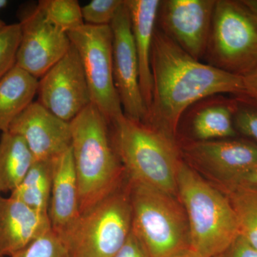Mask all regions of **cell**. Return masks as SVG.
<instances>
[{"mask_svg": "<svg viewBox=\"0 0 257 257\" xmlns=\"http://www.w3.org/2000/svg\"><path fill=\"white\" fill-rule=\"evenodd\" d=\"M133 229L128 182L83 213L62 236L72 257H114Z\"/></svg>", "mask_w": 257, "mask_h": 257, "instance_id": "cell-6", "label": "cell"}, {"mask_svg": "<svg viewBox=\"0 0 257 257\" xmlns=\"http://www.w3.org/2000/svg\"><path fill=\"white\" fill-rule=\"evenodd\" d=\"M0 257H2L1 256H0Z\"/></svg>", "mask_w": 257, "mask_h": 257, "instance_id": "cell-36", "label": "cell"}, {"mask_svg": "<svg viewBox=\"0 0 257 257\" xmlns=\"http://www.w3.org/2000/svg\"><path fill=\"white\" fill-rule=\"evenodd\" d=\"M10 257H72L62 237L51 229Z\"/></svg>", "mask_w": 257, "mask_h": 257, "instance_id": "cell-24", "label": "cell"}, {"mask_svg": "<svg viewBox=\"0 0 257 257\" xmlns=\"http://www.w3.org/2000/svg\"><path fill=\"white\" fill-rule=\"evenodd\" d=\"M234 127L238 134L257 144V100L246 95L236 96Z\"/></svg>", "mask_w": 257, "mask_h": 257, "instance_id": "cell-25", "label": "cell"}, {"mask_svg": "<svg viewBox=\"0 0 257 257\" xmlns=\"http://www.w3.org/2000/svg\"><path fill=\"white\" fill-rule=\"evenodd\" d=\"M133 231L150 257H182L191 251L185 209L178 197L127 180Z\"/></svg>", "mask_w": 257, "mask_h": 257, "instance_id": "cell-5", "label": "cell"}, {"mask_svg": "<svg viewBox=\"0 0 257 257\" xmlns=\"http://www.w3.org/2000/svg\"><path fill=\"white\" fill-rule=\"evenodd\" d=\"M177 196L185 209L190 231L191 251L198 257H212L239 235V224L227 196L181 160Z\"/></svg>", "mask_w": 257, "mask_h": 257, "instance_id": "cell-3", "label": "cell"}, {"mask_svg": "<svg viewBox=\"0 0 257 257\" xmlns=\"http://www.w3.org/2000/svg\"><path fill=\"white\" fill-rule=\"evenodd\" d=\"M130 13L132 32L140 69V84L147 111L151 104V51L156 30L160 0H125Z\"/></svg>", "mask_w": 257, "mask_h": 257, "instance_id": "cell-17", "label": "cell"}, {"mask_svg": "<svg viewBox=\"0 0 257 257\" xmlns=\"http://www.w3.org/2000/svg\"><path fill=\"white\" fill-rule=\"evenodd\" d=\"M189 162L224 184L257 165V144L231 138L191 142L182 147Z\"/></svg>", "mask_w": 257, "mask_h": 257, "instance_id": "cell-13", "label": "cell"}, {"mask_svg": "<svg viewBox=\"0 0 257 257\" xmlns=\"http://www.w3.org/2000/svg\"><path fill=\"white\" fill-rule=\"evenodd\" d=\"M110 27L113 36V77L123 113L128 119L144 122L147 109L140 88L138 56L125 0Z\"/></svg>", "mask_w": 257, "mask_h": 257, "instance_id": "cell-11", "label": "cell"}, {"mask_svg": "<svg viewBox=\"0 0 257 257\" xmlns=\"http://www.w3.org/2000/svg\"><path fill=\"white\" fill-rule=\"evenodd\" d=\"M53 160L35 161L10 196L40 212L48 214L53 177Z\"/></svg>", "mask_w": 257, "mask_h": 257, "instance_id": "cell-21", "label": "cell"}, {"mask_svg": "<svg viewBox=\"0 0 257 257\" xmlns=\"http://www.w3.org/2000/svg\"><path fill=\"white\" fill-rule=\"evenodd\" d=\"M39 79L15 66L0 79V135L33 102Z\"/></svg>", "mask_w": 257, "mask_h": 257, "instance_id": "cell-19", "label": "cell"}, {"mask_svg": "<svg viewBox=\"0 0 257 257\" xmlns=\"http://www.w3.org/2000/svg\"><path fill=\"white\" fill-rule=\"evenodd\" d=\"M23 138L10 131L0 136V194L13 192L35 162Z\"/></svg>", "mask_w": 257, "mask_h": 257, "instance_id": "cell-20", "label": "cell"}, {"mask_svg": "<svg viewBox=\"0 0 257 257\" xmlns=\"http://www.w3.org/2000/svg\"><path fill=\"white\" fill-rule=\"evenodd\" d=\"M78 52L87 78L91 103L109 124L124 115L113 77L112 31L110 25H85L68 33Z\"/></svg>", "mask_w": 257, "mask_h": 257, "instance_id": "cell-8", "label": "cell"}, {"mask_svg": "<svg viewBox=\"0 0 257 257\" xmlns=\"http://www.w3.org/2000/svg\"><path fill=\"white\" fill-rule=\"evenodd\" d=\"M20 37L19 23L6 25L0 29V79L16 66Z\"/></svg>", "mask_w": 257, "mask_h": 257, "instance_id": "cell-26", "label": "cell"}, {"mask_svg": "<svg viewBox=\"0 0 257 257\" xmlns=\"http://www.w3.org/2000/svg\"><path fill=\"white\" fill-rule=\"evenodd\" d=\"M111 140L130 182L177 196L181 159L176 142L124 115L111 122Z\"/></svg>", "mask_w": 257, "mask_h": 257, "instance_id": "cell-4", "label": "cell"}, {"mask_svg": "<svg viewBox=\"0 0 257 257\" xmlns=\"http://www.w3.org/2000/svg\"><path fill=\"white\" fill-rule=\"evenodd\" d=\"M207 64L242 77L257 64V20L242 1L216 0Z\"/></svg>", "mask_w": 257, "mask_h": 257, "instance_id": "cell-7", "label": "cell"}, {"mask_svg": "<svg viewBox=\"0 0 257 257\" xmlns=\"http://www.w3.org/2000/svg\"><path fill=\"white\" fill-rule=\"evenodd\" d=\"M114 257H150L141 240L132 229L126 242Z\"/></svg>", "mask_w": 257, "mask_h": 257, "instance_id": "cell-29", "label": "cell"}, {"mask_svg": "<svg viewBox=\"0 0 257 257\" xmlns=\"http://www.w3.org/2000/svg\"><path fill=\"white\" fill-rule=\"evenodd\" d=\"M48 216L52 229L60 236L81 216L78 180L71 147L53 160Z\"/></svg>", "mask_w": 257, "mask_h": 257, "instance_id": "cell-16", "label": "cell"}, {"mask_svg": "<svg viewBox=\"0 0 257 257\" xmlns=\"http://www.w3.org/2000/svg\"><path fill=\"white\" fill-rule=\"evenodd\" d=\"M236 104V96L228 98L216 94L191 106L186 111L189 112L191 131L196 140L193 142L236 138L238 133L234 117Z\"/></svg>", "mask_w": 257, "mask_h": 257, "instance_id": "cell-18", "label": "cell"}, {"mask_svg": "<svg viewBox=\"0 0 257 257\" xmlns=\"http://www.w3.org/2000/svg\"><path fill=\"white\" fill-rule=\"evenodd\" d=\"M26 142L36 161L52 160L71 147L70 122L33 101L9 128Z\"/></svg>", "mask_w": 257, "mask_h": 257, "instance_id": "cell-14", "label": "cell"}, {"mask_svg": "<svg viewBox=\"0 0 257 257\" xmlns=\"http://www.w3.org/2000/svg\"><path fill=\"white\" fill-rule=\"evenodd\" d=\"M182 257H198V256H196V255L194 254V253H193L192 252H190V253H187V255H185V256H184Z\"/></svg>", "mask_w": 257, "mask_h": 257, "instance_id": "cell-34", "label": "cell"}, {"mask_svg": "<svg viewBox=\"0 0 257 257\" xmlns=\"http://www.w3.org/2000/svg\"><path fill=\"white\" fill-rule=\"evenodd\" d=\"M52 229L48 214L0 196V256H11Z\"/></svg>", "mask_w": 257, "mask_h": 257, "instance_id": "cell-15", "label": "cell"}, {"mask_svg": "<svg viewBox=\"0 0 257 257\" xmlns=\"http://www.w3.org/2000/svg\"><path fill=\"white\" fill-rule=\"evenodd\" d=\"M150 64L152 101L143 123L175 142L179 121L193 104L216 94H244L242 77L193 58L158 28Z\"/></svg>", "mask_w": 257, "mask_h": 257, "instance_id": "cell-1", "label": "cell"}, {"mask_svg": "<svg viewBox=\"0 0 257 257\" xmlns=\"http://www.w3.org/2000/svg\"><path fill=\"white\" fill-rule=\"evenodd\" d=\"M242 2L257 20V0H242Z\"/></svg>", "mask_w": 257, "mask_h": 257, "instance_id": "cell-32", "label": "cell"}, {"mask_svg": "<svg viewBox=\"0 0 257 257\" xmlns=\"http://www.w3.org/2000/svg\"><path fill=\"white\" fill-rule=\"evenodd\" d=\"M225 187H238L257 192V165L234 177L224 184Z\"/></svg>", "mask_w": 257, "mask_h": 257, "instance_id": "cell-30", "label": "cell"}, {"mask_svg": "<svg viewBox=\"0 0 257 257\" xmlns=\"http://www.w3.org/2000/svg\"><path fill=\"white\" fill-rule=\"evenodd\" d=\"M5 25H6V24H5L3 20H0V29L3 28Z\"/></svg>", "mask_w": 257, "mask_h": 257, "instance_id": "cell-35", "label": "cell"}, {"mask_svg": "<svg viewBox=\"0 0 257 257\" xmlns=\"http://www.w3.org/2000/svg\"><path fill=\"white\" fill-rule=\"evenodd\" d=\"M37 94L38 102L67 122L91 104L87 78L73 45L39 79Z\"/></svg>", "mask_w": 257, "mask_h": 257, "instance_id": "cell-9", "label": "cell"}, {"mask_svg": "<svg viewBox=\"0 0 257 257\" xmlns=\"http://www.w3.org/2000/svg\"><path fill=\"white\" fill-rule=\"evenodd\" d=\"M212 257H257V250L239 234L228 247Z\"/></svg>", "mask_w": 257, "mask_h": 257, "instance_id": "cell-28", "label": "cell"}, {"mask_svg": "<svg viewBox=\"0 0 257 257\" xmlns=\"http://www.w3.org/2000/svg\"><path fill=\"white\" fill-rule=\"evenodd\" d=\"M16 65L40 79L68 52V34L55 26L37 5L23 10Z\"/></svg>", "mask_w": 257, "mask_h": 257, "instance_id": "cell-10", "label": "cell"}, {"mask_svg": "<svg viewBox=\"0 0 257 257\" xmlns=\"http://www.w3.org/2000/svg\"><path fill=\"white\" fill-rule=\"evenodd\" d=\"M242 80L244 87L243 95L257 100V64L248 74L242 77Z\"/></svg>", "mask_w": 257, "mask_h": 257, "instance_id": "cell-31", "label": "cell"}, {"mask_svg": "<svg viewBox=\"0 0 257 257\" xmlns=\"http://www.w3.org/2000/svg\"><path fill=\"white\" fill-rule=\"evenodd\" d=\"M124 0H92L82 7L83 20L93 26L110 25Z\"/></svg>", "mask_w": 257, "mask_h": 257, "instance_id": "cell-27", "label": "cell"}, {"mask_svg": "<svg viewBox=\"0 0 257 257\" xmlns=\"http://www.w3.org/2000/svg\"><path fill=\"white\" fill-rule=\"evenodd\" d=\"M81 214L124 185L126 177L115 151L109 121L92 103L70 121Z\"/></svg>", "mask_w": 257, "mask_h": 257, "instance_id": "cell-2", "label": "cell"}, {"mask_svg": "<svg viewBox=\"0 0 257 257\" xmlns=\"http://www.w3.org/2000/svg\"><path fill=\"white\" fill-rule=\"evenodd\" d=\"M216 0L161 1L159 30L193 58L205 55Z\"/></svg>", "mask_w": 257, "mask_h": 257, "instance_id": "cell-12", "label": "cell"}, {"mask_svg": "<svg viewBox=\"0 0 257 257\" xmlns=\"http://www.w3.org/2000/svg\"><path fill=\"white\" fill-rule=\"evenodd\" d=\"M37 6L51 23L66 33L84 25L82 8L77 0H42Z\"/></svg>", "mask_w": 257, "mask_h": 257, "instance_id": "cell-23", "label": "cell"}, {"mask_svg": "<svg viewBox=\"0 0 257 257\" xmlns=\"http://www.w3.org/2000/svg\"><path fill=\"white\" fill-rule=\"evenodd\" d=\"M8 4V1L7 0H0V11L5 8Z\"/></svg>", "mask_w": 257, "mask_h": 257, "instance_id": "cell-33", "label": "cell"}, {"mask_svg": "<svg viewBox=\"0 0 257 257\" xmlns=\"http://www.w3.org/2000/svg\"><path fill=\"white\" fill-rule=\"evenodd\" d=\"M219 189L227 196L232 206L239 234L257 250V192L225 186Z\"/></svg>", "mask_w": 257, "mask_h": 257, "instance_id": "cell-22", "label": "cell"}]
</instances>
